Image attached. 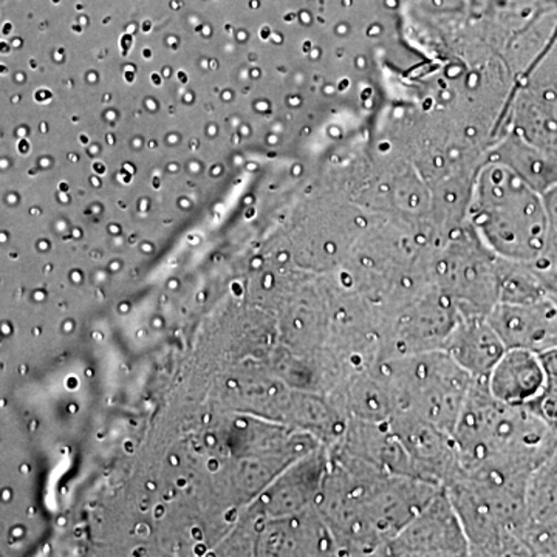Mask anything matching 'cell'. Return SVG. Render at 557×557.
Returning a JSON list of instances; mask_svg holds the SVG:
<instances>
[{
  "label": "cell",
  "mask_w": 557,
  "mask_h": 557,
  "mask_svg": "<svg viewBox=\"0 0 557 557\" xmlns=\"http://www.w3.org/2000/svg\"><path fill=\"white\" fill-rule=\"evenodd\" d=\"M486 318L507 348L539 355L557 346V304L552 298L497 304Z\"/></svg>",
  "instance_id": "5"
},
{
  "label": "cell",
  "mask_w": 557,
  "mask_h": 557,
  "mask_svg": "<svg viewBox=\"0 0 557 557\" xmlns=\"http://www.w3.org/2000/svg\"><path fill=\"white\" fill-rule=\"evenodd\" d=\"M443 350L474 380H486L507 347L486 317H460Z\"/></svg>",
  "instance_id": "7"
},
{
  "label": "cell",
  "mask_w": 557,
  "mask_h": 557,
  "mask_svg": "<svg viewBox=\"0 0 557 557\" xmlns=\"http://www.w3.org/2000/svg\"><path fill=\"white\" fill-rule=\"evenodd\" d=\"M379 556H471L467 533L445 486L381 548Z\"/></svg>",
  "instance_id": "3"
},
{
  "label": "cell",
  "mask_w": 557,
  "mask_h": 557,
  "mask_svg": "<svg viewBox=\"0 0 557 557\" xmlns=\"http://www.w3.org/2000/svg\"><path fill=\"white\" fill-rule=\"evenodd\" d=\"M527 509L530 520L557 519V443L528 479Z\"/></svg>",
  "instance_id": "8"
},
{
  "label": "cell",
  "mask_w": 557,
  "mask_h": 557,
  "mask_svg": "<svg viewBox=\"0 0 557 557\" xmlns=\"http://www.w3.org/2000/svg\"><path fill=\"white\" fill-rule=\"evenodd\" d=\"M460 314L453 300L443 293L434 299H423L397 313L391 327L392 354H423L443 350Z\"/></svg>",
  "instance_id": "4"
},
{
  "label": "cell",
  "mask_w": 557,
  "mask_h": 557,
  "mask_svg": "<svg viewBox=\"0 0 557 557\" xmlns=\"http://www.w3.org/2000/svg\"><path fill=\"white\" fill-rule=\"evenodd\" d=\"M395 413H408L453 434L472 379L445 350L388 355L379 364Z\"/></svg>",
  "instance_id": "1"
},
{
  "label": "cell",
  "mask_w": 557,
  "mask_h": 557,
  "mask_svg": "<svg viewBox=\"0 0 557 557\" xmlns=\"http://www.w3.org/2000/svg\"><path fill=\"white\" fill-rule=\"evenodd\" d=\"M547 372L537 354L507 348L486 379L493 398L509 406H530L547 386Z\"/></svg>",
  "instance_id": "6"
},
{
  "label": "cell",
  "mask_w": 557,
  "mask_h": 557,
  "mask_svg": "<svg viewBox=\"0 0 557 557\" xmlns=\"http://www.w3.org/2000/svg\"><path fill=\"white\" fill-rule=\"evenodd\" d=\"M494 193L500 201L485 218L486 233L494 247L512 262H536L547 240V208L522 186Z\"/></svg>",
  "instance_id": "2"
},
{
  "label": "cell",
  "mask_w": 557,
  "mask_h": 557,
  "mask_svg": "<svg viewBox=\"0 0 557 557\" xmlns=\"http://www.w3.org/2000/svg\"><path fill=\"white\" fill-rule=\"evenodd\" d=\"M528 408L537 413L557 434V376L547 380L544 392Z\"/></svg>",
  "instance_id": "9"
},
{
  "label": "cell",
  "mask_w": 557,
  "mask_h": 557,
  "mask_svg": "<svg viewBox=\"0 0 557 557\" xmlns=\"http://www.w3.org/2000/svg\"><path fill=\"white\" fill-rule=\"evenodd\" d=\"M539 358H541L548 379H555L557 376V346L542 351V354H539Z\"/></svg>",
  "instance_id": "10"
}]
</instances>
